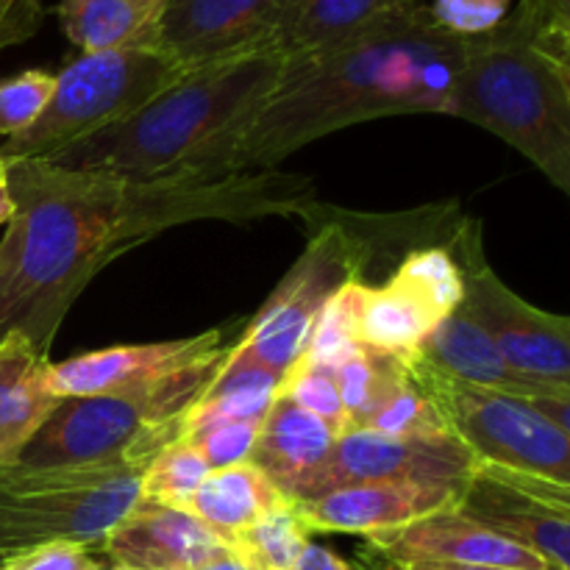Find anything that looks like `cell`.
<instances>
[{"mask_svg": "<svg viewBox=\"0 0 570 570\" xmlns=\"http://www.w3.org/2000/svg\"><path fill=\"white\" fill-rule=\"evenodd\" d=\"M14 200L0 239V334L20 332L42 356L83 289L134 245L195 220L309 215L312 181L289 173L120 178L42 159L6 161Z\"/></svg>", "mask_w": 570, "mask_h": 570, "instance_id": "6da1fadb", "label": "cell"}, {"mask_svg": "<svg viewBox=\"0 0 570 570\" xmlns=\"http://www.w3.org/2000/svg\"><path fill=\"white\" fill-rule=\"evenodd\" d=\"M471 39L434 22L421 0L328 48L289 53L276 89L217 161V176L278 165L304 145L395 115H445Z\"/></svg>", "mask_w": 570, "mask_h": 570, "instance_id": "7a4b0ae2", "label": "cell"}, {"mask_svg": "<svg viewBox=\"0 0 570 570\" xmlns=\"http://www.w3.org/2000/svg\"><path fill=\"white\" fill-rule=\"evenodd\" d=\"M284 61L282 48H262L193 67L126 120L42 161L120 178L217 176V161L276 89Z\"/></svg>", "mask_w": 570, "mask_h": 570, "instance_id": "3957f363", "label": "cell"}, {"mask_svg": "<svg viewBox=\"0 0 570 570\" xmlns=\"http://www.w3.org/2000/svg\"><path fill=\"white\" fill-rule=\"evenodd\" d=\"M445 115L482 126L570 193V59L510 20L471 37Z\"/></svg>", "mask_w": 570, "mask_h": 570, "instance_id": "277c9868", "label": "cell"}, {"mask_svg": "<svg viewBox=\"0 0 570 570\" xmlns=\"http://www.w3.org/2000/svg\"><path fill=\"white\" fill-rule=\"evenodd\" d=\"M228 348L206 351L161 376L104 395L61 399L17 462L22 465H150L181 443V421L226 360Z\"/></svg>", "mask_w": 570, "mask_h": 570, "instance_id": "5b68a950", "label": "cell"}, {"mask_svg": "<svg viewBox=\"0 0 570 570\" xmlns=\"http://www.w3.org/2000/svg\"><path fill=\"white\" fill-rule=\"evenodd\" d=\"M142 468L0 465V554L48 543L100 549L139 501Z\"/></svg>", "mask_w": 570, "mask_h": 570, "instance_id": "8992f818", "label": "cell"}, {"mask_svg": "<svg viewBox=\"0 0 570 570\" xmlns=\"http://www.w3.org/2000/svg\"><path fill=\"white\" fill-rule=\"evenodd\" d=\"M184 72L178 61L154 48L81 53L56 76L39 120L0 145V159H50L67 145L126 120Z\"/></svg>", "mask_w": 570, "mask_h": 570, "instance_id": "52a82bcc", "label": "cell"}, {"mask_svg": "<svg viewBox=\"0 0 570 570\" xmlns=\"http://www.w3.org/2000/svg\"><path fill=\"white\" fill-rule=\"evenodd\" d=\"M399 360L479 465L504 468L570 488V432H562L512 395L445 376L417 354Z\"/></svg>", "mask_w": 570, "mask_h": 570, "instance_id": "ba28073f", "label": "cell"}, {"mask_svg": "<svg viewBox=\"0 0 570 570\" xmlns=\"http://www.w3.org/2000/svg\"><path fill=\"white\" fill-rule=\"evenodd\" d=\"M362 265L365 245L340 223H323L321 234L312 237L301 259L245 326L237 348L284 376L304 354L326 301L345 282L360 278Z\"/></svg>", "mask_w": 570, "mask_h": 570, "instance_id": "9c48e42d", "label": "cell"}, {"mask_svg": "<svg viewBox=\"0 0 570 570\" xmlns=\"http://www.w3.org/2000/svg\"><path fill=\"white\" fill-rule=\"evenodd\" d=\"M462 309L493 340L499 354L515 371L554 387H570V321L527 304L512 293L484 259L476 223L460 232Z\"/></svg>", "mask_w": 570, "mask_h": 570, "instance_id": "30bf717a", "label": "cell"}, {"mask_svg": "<svg viewBox=\"0 0 570 570\" xmlns=\"http://www.w3.org/2000/svg\"><path fill=\"white\" fill-rule=\"evenodd\" d=\"M476 456L454 438H390L371 429H348L326 460L295 484L287 501H306L360 482H426L465 488Z\"/></svg>", "mask_w": 570, "mask_h": 570, "instance_id": "8fae6325", "label": "cell"}, {"mask_svg": "<svg viewBox=\"0 0 570 570\" xmlns=\"http://www.w3.org/2000/svg\"><path fill=\"white\" fill-rule=\"evenodd\" d=\"M454 510L554 570H570V488L546 479L476 465Z\"/></svg>", "mask_w": 570, "mask_h": 570, "instance_id": "7c38bea8", "label": "cell"}, {"mask_svg": "<svg viewBox=\"0 0 570 570\" xmlns=\"http://www.w3.org/2000/svg\"><path fill=\"white\" fill-rule=\"evenodd\" d=\"M293 0H165L150 48L193 70L262 48H278Z\"/></svg>", "mask_w": 570, "mask_h": 570, "instance_id": "4fadbf2b", "label": "cell"}, {"mask_svg": "<svg viewBox=\"0 0 570 570\" xmlns=\"http://www.w3.org/2000/svg\"><path fill=\"white\" fill-rule=\"evenodd\" d=\"M415 354L445 376L523 401L546 421L560 426L562 432H570V387L543 384L515 371L462 306H456L434 326Z\"/></svg>", "mask_w": 570, "mask_h": 570, "instance_id": "5bb4252c", "label": "cell"}, {"mask_svg": "<svg viewBox=\"0 0 570 570\" xmlns=\"http://www.w3.org/2000/svg\"><path fill=\"white\" fill-rule=\"evenodd\" d=\"M456 499L460 488L449 484L360 482L289 504L309 534H360L371 540L451 510Z\"/></svg>", "mask_w": 570, "mask_h": 570, "instance_id": "9a60e30c", "label": "cell"}, {"mask_svg": "<svg viewBox=\"0 0 570 570\" xmlns=\"http://www.w3.org/2000/svg\"><path fill=\"white\" fill-rule=\"evenodd\" d=\"M365 546L395 566H471L510 570H554L523 546L499 538L490 529L462 515L460 510H443L423 521L410 523L399 532L379 534Z\"/></svg>", "mask_w": 570, "mask_h": 570, "instance_id": "2e32d148", "label": "cell"}, {"mask_svg": "<svg viewBox=\"0 0 570 570\" xmlns=\"http://www.w3.org/2000/svg\"><path fill=\"white\" fill-rule=\"evenodd\" d=\"M228 543L184 507L139 499L106 534L100 551L122 570H195Z\"/></svg>", "mask_w": 570, "mask_h": 570, "instance_id": "e0dca14e", "label": "cell"}, {"mask_svg": "<svg viewBox=\"0 0 570 570\" xmlns=\"http://www.w3.org/2000/svg\"><path fill=\"white\" fill-rule=\"evenodd\" d=\"M223 345L220 328L198 334V337L167 340V343L142 345H111L104 351H87L72 360L50 362L48 390L56 399H83V395H104L111 390L131 387L145 379L161 376L195 356Z\"/></svg>", "mask_w": 570, "mask_h": 570, "instance_id": "ac0fdd59", "label": "cell"}, {"mask_svg": "<svg viewBox=\"0 0 570 570\" xmlns=\"http://www.w3.org/2000/svg\"><path fill=\"white\" fill-rule=\"evenodd\" d=\"M48 365L20 332L0 334V465L17 462L61 401L48 390Z\"/></svg>", "mask_w": 570, "mask_h": 570, "instance_id": "d6986e66", "label": "cell"}, {"mask_svg": "<svg viewBox=\"0 0 570 570\" xmlns=\"http://www.w3.org/2000/svg\"><path fill=\"white\" fill-rule=\"evenodd\" d=\"M334 443H337V434L321 417L278 395L267 415L262 417L248 462L259 468L287 499L295 484L304 482L326 460Z\"/></svg>", "mask_w": 570, "mask_h": 570, "instance_id": "ffe728a7", "label": "cell"}, {"mask_svg": "<svg viewBox=\"0 0 570 570\" xmlns=\"http://www.w3.org/2000/svg\"><path fill=\"white\" fill-rule=\"evenodd\" d=\"M282 373L259 365L234 345L228 348L220 371L212 376L200 399L187 410L181 421L184 440L204 429L232 421H262L282 390Z\"/></svg>", "mask_w": 570, "mask_h": 570, "instance_id": "44dd1931", "label": "cell"}, {"mask_svg": "<svg viewBox=\"0 0 570 570\" xmlns=\"http://www.w3.org/2000/svg\"><path fill=\"white\" fill-rule=\"evenodd\" d=\"M440 321L443 317L395 276L382 287L362 284L356 309V340L362 348L390 356L415 354Z\"/></svg>", "mask_w": 570, "mask_h": 570, "instance_id": "7402d4cb", "label": "cell"}, {"mask_svg": "<svg viewBox=\"0 0 570 570\" xmlns=\"http://www.w3.org/2000/svg\"><path fill=\"white\" fill-rule=\"evenodd\" d=\"M282 501H287L282 490L259 468L243 462V465L212 471L181 507L232 546L237 534H243L250 523L259 521Z\"/></svg>", "mask_w": 570, "mask_h": 570, "instance_id": "603a6c76", "label": "cell"}, {"mask_svg": "<svg viewBox=\"0 0 570 570\" xmlns=\"http://www.w3.org/2000/svg\"><path fill=\"white\" fill-rule=\"evenodd\" d=\"M165 0H61L59 20L81 53L150 48Z\"/></svg>", "mask_w": 570, "mask_h": 570, "instance_id": "cb8c5ba5", "label": "cell"}, {"mask_svg": "<svg viewBox=\"0 0 570 570\" xmlns=\"http://www.w3.org/2000/svg\"><path fill=\"white\" fill-rule=\"evenodd\" d=\"M406 3L410 0H293L278 48L287 56L328 48Z\"/></svg>", "mask_w": 570, "mask_h": 570, "instance_id": "d4e9b609", "label": "cell"}, {"mask_svg": "<svg viewBox=\"0 0 570 570\" xmlns=\"http://www.w3.org/2000/svg\"><path fill=\"white\" fill-rule=\"evenodd\" d=\"M309 529L295 515L293 504L282 501L232 540L228 549L248 570H289L301 551L312 543Z\"/></svg>", "mask_w": 570, "mask_h": 570, "instance_id": "484cf974", "label": "cell"}, {"mask_svg": "<svg viewBox=\"0 0 570 570\" xmlns=\"http://www.w3.org/2000/svg\"><path fill=\"white\" fill-rule=\"evenodd\" d=\"M406 379V367L399 356L360 348L351 360L334 371L340 401L348 412V429H360L362 421Z\"/></svg>", "mask_w": 570, "mask_h": 570, "instance_id": "4316f807", "label": "cell"}, {"mask_svg": "<svg viewBox=\"0 0 570 570\" xmlns=\"http://www.w3.org/2000/svg\"><path fill=\"white\" fill-rule=\"evenodd\" d=\"M360 289L362 278H351L345 282L326 306L317 315L315 326H312L309 343H306L304 354H301V365L321 367V371L334 373L345 360L362 348L356 340V309H360Z\"/></svg>", "mask_w": 570, "mask_h": 570, "instance_id": "83f0119b", "label": "cell"}, {"mask_svg": "<svg viewBox=\"0 0 570 570\" xmlns=\"http://www.w3.org/2000/svg\"><path fill=\"white\" fill-rule=\"evenodd\" d=\"M209 473L212 468L206 465L204 454L193 443L181 440L150 460L139 476V499L181 507Z\"/></svg>", "mask_w": 570, "mask_h": 570, "instance_id": "f1b7e54d", "label": "cell"}, {"mask_svg": "<svg viewBox=\"0 0 570 570\" xmlns=\"http://www.w3.org/2000/svg\"><path fill=\"white\" fill-rule=\"evenodd\" d=\"M360 429L390 434V438H445L449 426L434 410L432 401L421 393L415 382L406 373L404 382L362 421Z\"/></svg>", "mask_w": 570, "mask_h": 570, "instance_id": "f546056e", "label": "cell"}, {"mask_svg": "<svg viewBox=\"0 0 570 570\" xmlns=\"http://www.w3.org/2000/svg\"><path fill=\"white\" fill-rule=\"evenodd\" d=\"M395 278L415 289L440 317L451 315L462 304V271L460 262L445 248L412 250L395 271Z\"/></svg>", "mask_w": 570, "mask_h": 570, "instance_id": "4dcf8cb0", "label": "cell"}, {"mask_svg": "<svg viewBox=\"0 0 570 570\" xmlns=\"http://www.w3.org/2000/svg\"><path fill=\"white\" fill-rule=\"evenodd\" d=\"M278 395H284V399H289L293 404H298L301 410L321 417L337 438L343 432H348V412H345L343 401H340L334 373L295 362V365L284 373Z\"/></svg>", "mask_w": 570, "mask_h": 570, "instance_id": "1f68e13d", "label": "cell"}, {"mask_svg": "<svg viewBox=\"0 0 570 570\" xmlns=\"http://www.w3.org/2000/svg\"><path fill=\"white\" fill-rule=\"evenodd\" d=\"M56 76L45 70H26L0 81V137L11 139L31 128L53 95Z\"/></svg>", "mask_w": 570, "mask_h": 570, "instance_id": "d6a6232c", "label": "cell"}, {"mask_svg": "<svg viewBox=\"0 0 570 570\" xmlns=\"http://www.w3.org/2000/svg\"><path fill=\"white\" fill-rule=\"evenodd\" d=\"M262 421H232V423H217V426L204 429L195 438H189L187 443H193L195 449L204 454L206 465L212 471H223V468L243 465L248 462L250 449H254V440L259 434Z\"/></svg>", "mask_w": 570, "mask_h": 570, "instance_id": "836d02e7", "label": "cell"}, {"mask_svg": "<svg viewBox=\"0 0 570 570\" xmlns=\"http://www.w3.org/2000/svg\"><path fill=\"white\" fill-rule=\"evenodd\" d=\"M512 0H434L429 6L434 22L456 37H484L510 14Z\"/></svg>", "mask_w": 570, "mask_h": 570, "instance_id": "e575fe53", "label": "cell"}, {"mask_svg": "<svg viewBox=\"0 0 570 570\" xmlns=\"http://www.w3.org/2000/svg\"><path fill=\"white\" fill-rule=\"evenodd\" d=\"M0 570H109L92 557V549L76 543H48L14 551L0 560Z\"/></svg>", "mask_w": 570, "mask_h": 570, "instance_id": "d590c367", "label": "cell"}, {"mask_svg": "<svg viewBox=\"0 0 570 570\" xmlns=\"http://www.w3.org/2000/svg\"><path fill=\"white\" fill-rule=\"evenodd\" d=\"M42 20V0H0V50L31 39Z\"/></svg>", "mask_w": 570, "mask_h": 570, "instance_id": "8d00e7d4", "label": "cell"}, {"mask_svg": "<svg viewBox=\"0 0 570 570\" xmlns=\"http://www.w3.org/2000/svg\"><path fill=\"white\" fill-rule=\"evenodd\" d=\"M289 570H356V568L348 566L345 560H340L334 551L309 543L304 551H301V557L295 560V566Z\"/></svg>", "mask_w": 570, "mask_h": 570, "instance_id": "74e56055", "label": "cell"}, {"mask_svg": "<svg viewBox=\"0 0 570 570\" xmlns=\"http://www.w3.org/2000/svg\"><path fill=\"white\" fill-rule=\"evenodd\" d=\"M195 570H248V568H245V562L239 560L232 549H226L223 554L212 557V560H206L204 566H198Z\"/></svg>", "mask_w": 570, "mask_h": 570, "instance_id": "f35d334b", "label": "cell"}, {"mask_svg": "<svg viewBox=\"0 0 570 570\" xmlns=\"http://www.w3.org/2000/svg\"><path fill=\"white\" fill-rule=\"evenodd\" d=\"M14 212V200H11L9 193V176H6V161L0 159V226H6Z\"/></svg>", "mask_w": 570, "mask_h": 570, "instance_id": "ab89813d", "label": "cell"}, {"mask_svg": "<svg viewBox=\"0 0 570 570\" xmlns=\"http://www.w3.org/2000/svg\"><path fill=\"white\" fill-rule=\"evenodd\" d=\"M356 570H387V566L371 546H362L360 557H356Z\"/></svg>", "mask_w": 570, "mask_h": 570, "instance_id": "60d3db41", "label": "cell"}, {"mask_svg": "<svg viewBox=\"0 0 570 570\" xmlns=\"http://www.w3.org/2000/svg\"><path fill=\"white\" fill-rule=\"evenodd\" d=\"M384 566H387V570H510V568H471V566H395V562L390 560H384Z\"/></svg>", "mask_w": 570, "mask_h": 570, "instance_id": "b9f144b4", "label": "cell"}, {"mask_svg": "<svg viewBox=\"0 0 570 570\" xmlns=\"http://www.w3.org/2000/svg\"><path fill=\"white\" fill-rule=\"evenodd\" d=\"M109 570H122V568H109Z\"/></svg>", "mask_w": 570, "mask_h": 570, "instance_id": "7bdbcfd3", "label": "cell"}, {"mask_svg": "<svg viewBox=\"0 0 570 570\" xmlns=\"http://www.w3.org/2000/svg\"><path fill=\"white\" fill-rule=\"evenodd\" d=\"M0 560H3V554H0Z\"/></svg>", "mask_w": 570, "mask_h": 570, "instance_id": "ee69618b", "label": "cell"}]
</instances>
